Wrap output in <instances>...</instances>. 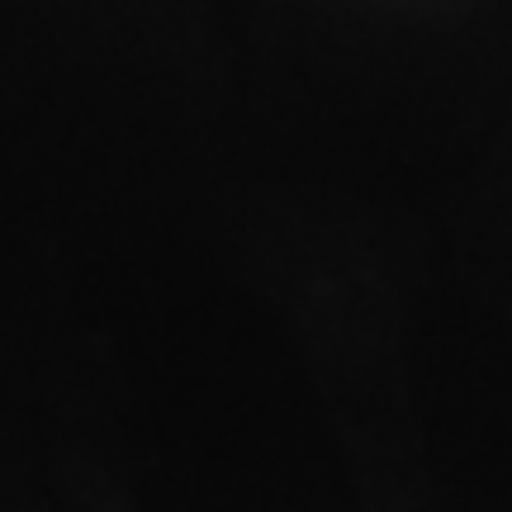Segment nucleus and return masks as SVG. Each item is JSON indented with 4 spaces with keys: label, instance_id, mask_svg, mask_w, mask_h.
<instances>
[]
</instances>
